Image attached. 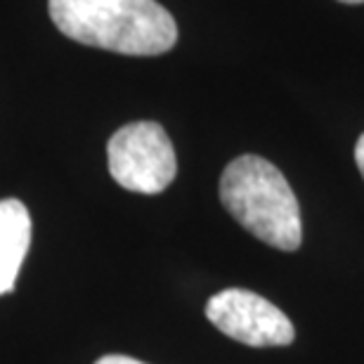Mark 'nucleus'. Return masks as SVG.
<instances>
[{
	"label": "nucleus",
	"mask_w": 364,
	"mask_h": 364,
	"mask_svg": "<svg viewBox=\"0 0 364 364\" xmlns=\"http://www.w3.org/2000/svg\"><path fill=\"white\" fill-rule=\"evenodd\" d=\"M206 317L225 336L251 348L289 346L296 331L284 312L246 289H225L206 303Z\"/></svg>",
	"instance_id": "obj_4"
},
{
	"label": "nucleus",
	"mask_w": 364,
	"mask_h": 364,
	"mask_svg": "<svg viewBox=\"0 0 364 364\" xmlns=\"http://www.w3.org/2000/svg\"><path fill=\"white\" fill-rule=\"evenodd\" d=\"M341 3H348V5H360L364 0H341Z\"/></svg>",
	"instance_id": "obj_8"
},
{
	"label": "nucleus",
	"mask_w": 364,
	"mask_h": 364,
	"mask_svg": "<svg viewBox=\"0 0 364 364\" xmlns=\"http://www.w3.org/2000/svg\"><path fill=\"white\" fill-rule=\"evenodd\" d=\"M48 7L53 24L83 46L151 57L178 43L176 19L156 0H50Z\"/></svg>",
	"instance_id": "obj_1"
},
{
	"label": "nucleus",
	"mask_w": 364,
	"mask_h": 364,
	"mask_svg": "<svg viewBox=\"0 0 364 364\" xmlns=\"http://www.w3.org/2000/svg\"><path fill=\"white\" fill-rule=\"evenodd\" d=\"M109 173L123 189L159 194L176 180L178 161L168 133L154 121L119 128L107 144Z\"/></svg>",
	"instance_id": "obj_3"
},
{
	"label": "nucleus",
	"mask_w": 364,
	"mask_h": 364,
	"mask_svg": "<svg viewBox=\"0 0 364 364\" xmlns=\"http://www.w3.org/2000/svg\"><path fill=\"white\" fill-rule=\"evenodd\" d=\"M220 201L253 237L279 251H296L303 239L301 206L279 168L263 156L235 159L220 178Z\"/></svg>",
	"instance_id": "obj_2"
},
{
	"label": "nucleus",
	"mask_w": 364,
	"mask_h": 364,
	"mask_svg": "<svg viewBox=\"0 0 364 364\" xmlns=\"http://www.w3.org/2000/svg\"><path fill=\"white\" fill-rule=\"evenodd\" d=\"M95 364H144V362L126 358V355H107V358H100Z\"/></svg>",
	"instance_id": "obj_6"
},
{
	"label": "nucleus",
	"mask_w": 364,
	"mask_h": 364,
	"mask_svg": "<svg viewBox=\"0 0 364 364\" xmlns=\"http://www.w3.org/2000/svg\"><path fill=\"white\" fill-rule=\"evenodd\" d=\"M355 161H358V168L364 178V135L358 140V147H355Z\"/></svg>",
	"instance_id": "obj_7"
},
{
	"label": "nucleus",
	"mask_w": 364,
	"mask_h": 364,
	"mask_svg": "<svg viewBox=\"0 0 364 364\" xmlns=\"http://www.w3.org/2000/svg\"><path fill=\"white\" fill-rule=\"evenodd\" d=\"M31 246V215L19 199L0 201V296L10 294Z\"/></svg>",
	"instance_id": "obj_5"
}]
</instances>
